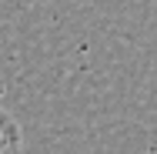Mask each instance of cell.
<instances>
[{
  "mask_svg": "<svg viewBox=\"0 0 157 154\" xmlns=\"http://www.w3.org/2000/svg\"><path fill=\"white\" fill-rule=\"evenodd\" d=\"M0 154H24V134L17 117L0 104Z\"/></svg>",
  "mask_w": 157,
  "mask_h": 154,
  "instance_id": "cell-1",
  "label": "cell"
}]
</instances>
